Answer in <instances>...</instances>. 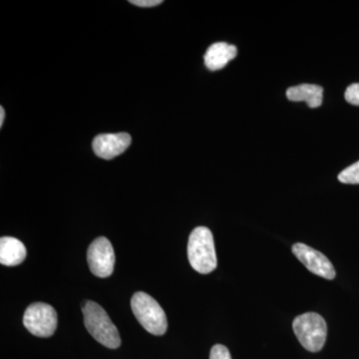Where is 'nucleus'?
Masks as SVG:
<instances>
[{"label": "nucleus", "mask_w": 359, "mask_h": 359, "mask_svg": "<svg viewBox=\"0 0 359 359\" xmlns=\"http://www.w3.org/2000/svg\"><path fill=\"white\" fill-rule=\"evenodd\" d=\"M188 257L191 266L198 273L208 275L217 268V255L212 231L198 226L191 233L188 243Z\"/></svg>", "instance_id": "f257e3e1"}, {"label": "nucleus", "mask_w": 359, "mask_h": 359, "mask_svg": "<svg viewBox=\"0 0 359 359\" xmlns=\"http://www.w3.org/2000/svg\"><path fill=\"white\" fill-rule=\"evenodd\" d=\"M84 316V325L89 334L108 348H118L121 344L119 332L109 316L102 306L96 302H85L82 308Z\"/></svg>", "instance_id": "f03ea898"}, {"label": "nucleus", "mask_w": 359, "mask_h": 359, "mask_svg": "<svg viewBox=\"0 0 359 359\" xmlns=\"http://www.w3.org/2000/svg\"><path fill=\"white\" fill-rule=\"evenodd\" d=\"M131 308L137 320L148 332L163 335L167 332L166 314L151 295L143 292H136L132 297Z\"/></svg>", "instance_id": "7ed1b4c3"}, {"label": "nucleus", "mask_w": 359, "mask_h": 359, "mask_svg": "<svg viewBox=\"0 0 359 359\" xmlns=\"http://www.w3.org/2000/svg\"><path fill=\"white\" fill-rule=\"evenodd\" d=\"M294 334L302 346L311 353H318L327 341V323L323 316L308 313L297 316L292 323Z\"/></svg>", "instance_id": "20e7f679"}, {"label": "nucleus", "mask_w": 359, "mask_h": 359, "mask_svg": "<svg viewBox=\"0 0 359 359\" xmlns=\"http://www.w3.org/2000/svg\"><path fill=\"white\" fill-rule=\"evenodd\" d=\"M23 325L35 337H49L57 327V313L49 304L35 302L26 309Z\"/></svg>", "instance_id": "39448f33"}, {"label": "nucleus", "mask_w": 359, "mask_h": 359, "mask_svg": "<svg viewBox=\"0 0 359 359\" xmlns=\"http://www.w3.org/2000/svg\"><path fill=\"white\" fill-rule=\"evenodd\" d=\"M87 262L91 273L98 278H108L112 275L115 266V252L110 241L105 237L97 238L90 245L87 252Z\"/></svg>", "instance_id": "423d86ee"}, {"label": "nucleus", "mask_w": 359, "mask_h": 359, "mask_svg": "<svg viewBox=\"0 0 359 359\" xmlns=\"http://www.w3.org/2000/svg\"><path fill=\"white\" fill-rule=\"evenodd\" d=\"M292 252L314 275L327 280H334L335 278L337 273H335L334 266L330 263V259L318 250L302 243H297L292 247Z\"/></svg>", "instance_id": "0eeeda50"}, {"label": "nucleus", "mask_w": 359, "mask_h": 359, "mask_svg": "<svg viewBox=\"0 0 359 359\" xmlns=\"http://www.w3.org/2000/svg\"><path fill=\"white\" fill-rule=\"evenodd\" d=\"M131 141V136L127 133L102 134L94 139L92 147L99 158L111 160L124 153Z\"/></svg>", "instance_id": "6e6552de"}, {"label": "nucleus", "mask_w": 359, "mask_h": 359, "mask_svg": "<svg viewBox=\"0 0 359 359\" xmlns=\"http://www.w3.org/2000/svg\"><path fill=\"white\" fill-rule=\"evenodd\" d=\"M238 55V49L235 45L228 44L226 42H217L208 48L205 54V65L208 69L217 71L223 69Z\"/></svg>", "instance_id": "1a4fd4ad"}, {"label": "nucleus", "mask_w": 359, "mask_h": 359, "mask_svg": "<svg viewBox=\"0 0 359 359\" xmlns=\"http://www.w3.org/2000/svg\"><path fill=\"white\" fill-rule=\"evenodd\" d=\"M27 250L22 242L13 237L0 238V263L6 266H18L25 261Z\"/></svg>", "instance_id": "9d476101"}, {"label": "nucleus", "mask_w": 359, "mask_h": 359, "mask_svg": "<svg viewBox=\"0 0 359 359\" xmlns=\"http://www.w3.org/2000/svg\"><path fill=\"white\" fill-rule=\"evenodd\" d=\"M287 97L292 102H306L311 108L323 104V88L314 84H301L287 90Z\"/></svg>", "instance_id": "9b49d317"}, {"label": "nucleus", "mask_w": 359, "mask_h": 359, "mask_svg": "<svg viewBox=\"0 0 359 359\" xmlns=\"http://www.w3.org/2000/svg\"><path fill=\"white\" fill-rule=\"evenodd\" d=\"M339 180L344 184L358 185L359 184V161L344 169L339 175Z\"/></svg>", "instance_id": "f8f14e48"}, {"label": "nucleus", "mask_w": 359, "mask_h": 359, "mask_svg": "<svg viewBox=\"0 0 359 359\" xmlns=\"http://www.w3.org/2000/svg\"><path fill=\"white\" fill-rule=\"evenodd\" d=\"M344 97L347 103L359 106V83L351 84V86L347 87Z\"/></svg>", "instance_id": "ddd939ff"}, {"label": "nucleus", "mask_w": 359, "mask_h": 359, "mask_svg": "<svg viewBox=\"0 0 359 359\" xmlns=\"http://www.w3.org/2000/svg\"><path fill=\"white\" fill-rule=\"evenodd\" d=\"M210 359H231V356L230 351L226 346H222V344H216V346L212 347Z\"/></svg>", "instance_id": "4468645a"}, {"label": "nucleus", "mask_w": 359, "mask_h": 359, "mask_svg": "<svg viewBox=\"0 0 359 359\" xmlns=\"http://www.w3.org/2000/svg\"><path fill=\"white\" fill-rule=\"evenodd\" d=\"M130 4L140 7H154L163 4L162 0H130Z\"/></svg>", "instance_id": "2eb2a0df"}, {"label": "nucleus", "mask_w": 359, "mask_h": 359, "mask_svg": "<svg viewBox=\"0 0 359 359\" xmlns=\"http://www.w3.org/2000/svg\"><path fill=\"white\" fill-rule=\"evenodd\" d=\"M4 118H6V111H4V108L0 107V127H2L4 122Z\"/></svg>", "instance_id": "dca6fc26"}]
</instances>
